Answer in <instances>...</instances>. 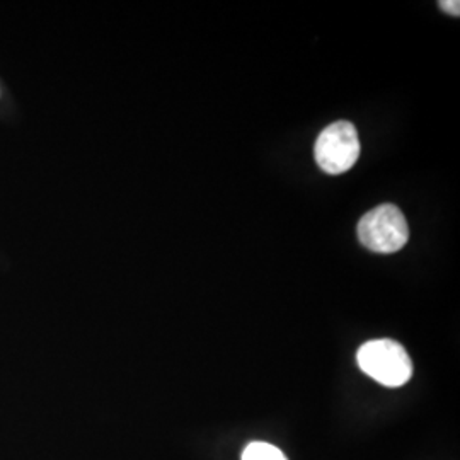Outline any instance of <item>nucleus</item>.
I'll use <instances>...</instances> for the list:
<instances>
[{"mask_svg":"<svg viewBox=\"0 0 460 460\" xmlns=\"http://www.w3.org/2000/svg\"><path fill=\"white\" fill-rule=\"evenodd\" d=\"M440 7L444 9L445 13L452 14V16H459L460 14V2L459 0H442Z\"/></svg>","mask_w":460,"mask_h":460,"instance_id":"5","label":"nucleus"},{"mask_svg":"<svg viewBox=\"0 0 460 460\" xmlns=\"http://www.w3.org/2000/svg\"><path fill=\"white\" fill-rule=\"evenodd\" d=\"M360 138L349 121H336L324 128L314 146L317 165L328 174H343L360 157Z\"/></svg>","mask_w":460,"mask_h":460,"instance_id":"3","label":"nucleus"},{"mask_svg":"<svg viewBox=\"0 0 460 460\" xmlns=\"http://www.w3.org/2000/svg\"><path fill=\"white\" fill-rule=\"evenodd\" d=\"M357 234L367 249L380 254H391L406 246L410 227L402 212L395 205L387 203L363 215Z\"/></svg>","mask_w":460,"mask_h":460,"instance_id":"2","label":"nucleus"},{"mask_svg":"<svg viewBox=\"0 0 460 460\" xmlns=\"http://www.w3.org/2000/svg\"><path fill=\"white\" fill-rule=\"evenodd\" d=\"M357 362L368 377L385 387H401L412 377V362L394 340H374L360 346Z\"/></svg>","mask_w":460,"mask_h":460,"instance_id":"1","label":"nucleus"},{"mask_svg":"<svg viewBox=\"0 0 460 460\" xmlns=\"http://www.w3.org/2000/svg\"><path fill=\"white\" fill-rule=\"evenodd\" d=\"M243 460H288L275 445L266 442H252L243 452Z\"/></svg>","mask_w":460,"mask_h":460,"instance_id":"4","label":"nucleus"}]
</instances>
